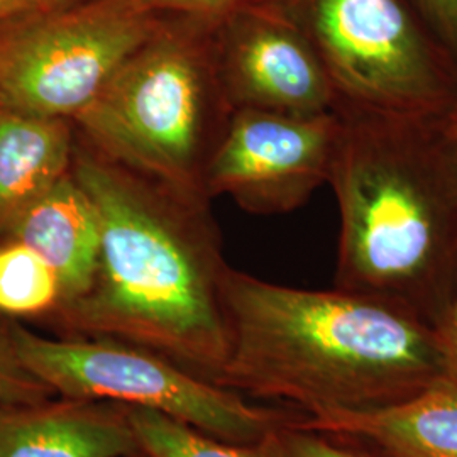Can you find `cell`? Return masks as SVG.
<instances>
[{"label": "cell", "mask_w": 457, "mask_h": 457, "mask_svg": "<svg viewBox=\"0 0 457 457\" xmlns=\"http://www.w3.org/2000/svg\"><path fill=\"white\" fill-rule=\"evenodd\" d=\"M434 330L441 349L444 381L457 388V279L454 292L434 324Z\"/></svg>", "instance_id": "cell-20"}, {"label": "cell", "mask_w": 457, "mask_h": 457, "mask_svg": "<svg viewBox=\"0 0 457 457\" xmlns=\"http://www.w3.org/2000/svg\"><path fill=\"white\" fill-rule=\"evenodd\" d=\"M12 320L0 313V403H33L56 396L22 364L12 337Z\"/></svg>", "instance_id": "cell-16"}, {"label": "cell", "mask_w": 457, "mask_h": 457, "mask_svg": "<svg viewBox=\"0 0 457 457\" xmlns=\"http://www.w3.org/2000/svg\"><path fill=\"white\" fill-rule=\"evenodd\" d=\"M453 128H454V134H456L457 139V109L453 112Z\"/></svg>", "instance_id": "cell-23"}, {"label": "cell", "mask_w": 457, "mask_h": 457, "mask_svg": "<svg viewBox=\"0 0 457 457\" xmlns=\"http://www.w3.org/2000/svg\"><path fill=\"white\" fill-rule=\"evenodd\" d=\"M279 439L288 457H371L344 445L332 436L295 428L292 425L279 430Z\"/></svg>", "instance_id": "cell-17"}, {"label": "cell", "mask_w": 457, "mask_h": 457, "mask_svg": "<svg viewBox=\"0 0 457 457\" xmlns=\"http://www.w3.org/2000/svg\"><path fill=\"white\" fill-rule=\"evenodd\" d=\"M124 457H147L145 453H141V449L137 451V453H134V454H129V456H124Z\"/></svg>", "instance_id": "cell-24"}, {"label": "cell", "mask_w": 457, "mask_h": 457, "mask_svg": "<svg viewBox=\"0 0 457 457\" xmlns=\"http://www.w3.org/2000/svg\"><path fill=\"white\" fill-rule=\"evenodd\" d=\"M2 241L29 245L48 262L60 281L56 309L85 294L97 266L100 228L96 207L73 171L19 215Z\"/></svg>", "instance_id": "cell-12"}, {"label": "cell", "mask_w": 457, "mask_h": 457, "mask_svg": "<svg viewBox=\"0 0 457 457\" xmlns=\"http://www.w3.org/2000/svg\"><path fill=\"white\" fill-rule=\"evenodd\" d=\"M75 128L0 109V241L19 215L71 171Z\"/></svg>", "instance_id": "cell-13"}, {"label": "cell", "mask_w": 457, "mask_h": 457, "mask_svg": "<svg viewBox=\"0 0 457 457\" xmlns=\"http://www.w3.org/2000/svg\"><path fill=\"white\" fill-rule=\"evenodd\" d=\"M213 65L232 111L332 112L337 94L311 41L288 19L253 2L212 22Z\"/></svg>", "instance_id": "cell-9"}, {"label": "cell", "mask_w": 457, "mask_h": 457, "mask_svg": "<svg viewBox=\"0 0 457 457\" xmlns=\"http://www.w3.org/2000/svg\"><path fill=\"white\" fill-rule=\"evenodd\" d=\"M292 427L371 444L388 457H457V388L441 379L393 407L298 419Z\"/></svg>", "instance_id": "cell-11"}, {"label": "cell", "mask_w": 457, "mask_h": 457, "mask_svg": "<svg viewBox=\"0 0 457 457\" xmlns=\"http://www.w3.org/2000/svg\"><path fill=\"white\" fill-rule=\"evenodd\" d=\"M126 410L137 445L147 457H288L279 430L254 444H234L215 439L154 410Z\"/></svg>", "instance_id": "cell-14"}, {"label": "cell", "mask_w": 457, "mask_h": 457, "mask_svg": "<svg viewBox=\"0 0 457 457\" xmlns=\"http://www.w3.org/2000/svg\"><path fill=\"white\" fill-rule=\"evenodd\" d=\"M73 2H77V0H24L22 5L17 9V12H22V11L53 9V7H62V5H68V4H73ZM12 16H14V14H12Z\"/></svg>", "instance_id": "cell-21"}, {"label": "cell", "mask_w": 457, "mask_h": 457, "mask_svg": "<svg viewBox=\"0 0 457 457\" xmlns=\"http://www.w3.org/2000/svg\"><path fill=\"white\" fill-rule=\"evenodd\" d=\"M330 170L341 215L336 288L437 322L457 279V139L453 114L336 104Z\"/></svg>", "instance_id": "cell-3"}, {"label": "cell", "mask_w": 457, "mask_h": 457, "mask_svg": "<svg viewBox=\"0 0 457 457\" xmlns=\"http://www.w3.org/2000/svg\"><path fill=\"white\" fill-rule=\"evenodd\" d=\"M339 137L336 111L287 115L237 109L205 173L209 200L228 195L256 215L294 212L328 185Z\"/></svg>", "instance_id": "cell-8"}, {"label": "cell", "mask_w": 457, "mask_h": 457, "mask_svg": "<svg viewBox=\"0 0 457 457\" xmlns=\"http://www.w3.org/2000/svg\"><path fill=\"white\" fill-rule=\"evenodd\" d=\"M288 19L319 53L337 100L370 111L449 115L457 68L403 0H245Z\"/></svg>", "instance_id": "cell-6"}, {"label": "cell", "mask_w": 457, "mask_h": 457, "mask_svg": "<svg viewBox=\"0 0 457 457\" xmlns=\"http://www.w3.org/2000/svg\"><path fill=\"white\" fill-rule=\"evenodd\" d=\"M139 9L160 17H187L215 22L245 0H132Z\"/></svg>", "instance_id": "cell-18"}, {"label": "cell", "mask_w": 457, "mask_h": 457, "mask_svg": "<svg viewBox=\"0 0 457 457\" xmlns=\"http://www.w3.org/2000/svg\"><path fill=\"white\" fill-rule=\"evenodd\" d=\"M24 0H0V22L7 17L16 14L17 9L22 5Z\"/></svg>", "instance_id": "cell-22"}, {"label": "cell", "mask_w": 457, "mask_h": 457, "mask_svg": "<svg viewBox=\"0 0 457 457\" xmlns=\"http://www.w3.org/2000/svg\"><path fill=\"white\" fill-rule=\"evenodd\" d=\"M428 34L457 68V0H413Z\"/></svg>", "instance_id": "cell-19"}, {"label": "cell", "mask_w": 457, "mask_h": 457, "mask_svg": "<svg viewBox=\"0 0 457 457\" xmlns=\"http://www.w3.org/2000/svg\"><path fill=\"white\" fill-rule=\"evenodd\" d=\"M228 356L215 385L319 419L393 407L444 379L434 327L395 302L275 285L228 266Z\"/></svg>", "instance_id": "cell-2"}, {"label": "cell", "mask_w": 457, "mask_h": 457, "mask_svg": "<svg viewBox=\"0 0 457 457\" xmlns=\"http://www.w3.org/2000/svg\"><path fill=\"white\" fill-rule=\"evenodd\" d=\"M60 281L48 262L19 241L0 243V313L45 320L60 303Z\"/></svg>", "instance_id": "cell-15"}, {"label": "cell", "mask_w": 457, "mask_h": 457, "mask_svg": "<svg viewBox=\"0 0 457 457\" xmlns=\"http://www.w3.org/2000/svg\"><path fill=\"white\" fill-rule=\"evenodd\" d=\"M71 171L92 200L100 245L90 287L41 322L160 353L215 383L228 356V262L211 204L100 154L75 134Z\"/></svg>", "instance_id": "cell-1"}, {"label": "cell", "mask_w": 457, "mask_h": 457, "mask_svg": "<svg viewBox=\"0 0 457 457\" xmlns=\"http://www.w3.org/2000/svg\"><path fill=\"white\" fill-rule=\"evenodd\" d=\"M132 0H77L0 22V109L73 119L162 26Z\"/></svg>", "instance_id": "cell-7"}, {"label": "cell", "mask_w": 457, "mask_h": 457, "mask_svg": "<svg viewBox=\"0 0 457 457\" xmlns=\"http://www.w3.org/2000/svg\"><path fill=\"white\" fill-rule=\"evenodd\" d=\"M230 114L213 65L212 22L163 17L71 122L105 158L211 204L205 173Z\"/></svg>", "instance_id": "cell-4"}, {"label": "cell", "mask_w": 457, "mask_h": 457, "mask_svg": "<svg viewBox=\"0 0 457 457\" xmlns=\"http://www.w3.org/2000/svg\"><path fill=\"white\" fill-rule=\"evenodd\" d=\"M12 337L22 364L56 396L154 410L234 444L262 441L302 417L294 410L251 403L136 344L109 337H46L17 319Z\"/></svg>", "instance_id": "cell-5"}, {"label": "cell", "mask_w": 457, "mask_h": 457, "mask_svg": "<svg viewBox=\"0 0 457 457\" xmlns=\"http://www.w3.org/2000/svg\"><path fill=\"white\" fill-rule=\"evenodd\" d=\"M137 451L124 405L65 396L0 403V457H124Z\"/></svg>", "instance_id": "cell-10"}]
</instances>
